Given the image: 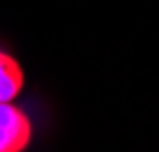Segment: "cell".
<instances>
[{"label": "cell", "mask_w": 159, "mask_h": 152, "mask_svg": "<svg viewBox=\"0 0 159 152\" xmlns=\"http://www.w3.org/2000/svg\"><path fill=\"white\" fill-rule=\"evenodd\" d=\"M31 126L12 101H0V152H20L29 145Z\"/></svg>", "instance_id": "6da1fadb"}, {"label": "cell", "mask_w": 159, "mask_h": 152, "mask_svg": "<svg viewBox=\"0 0 159 152\" xmlns=\"http://www.w3.org/2000/svg\"><path fill=\"white\" fill-rule=\"evenodd\" d=\"M24 85V72L12 56L0 51V101H12Z\"/></svg>", "instance_id": "7a4b0ae2"}]
</instances>
